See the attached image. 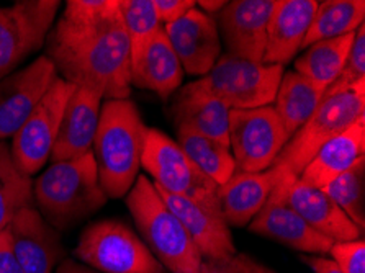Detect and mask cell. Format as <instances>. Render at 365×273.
<instances>
[{
  "mask_svg": "<svg viewBox=\"0 0 365 273\" xmlns=\"http://www.w3.org/2000/svg\"><path fill=\"white\" fill-rule=\"evenodd\" d=\"M46 41L61 79L105 102L130 97V43L118 0H69Z\"/></svg>",
  "mask_w": 365,
  "mask_h": 273,
  "instance_id": "obj_1",
  "label": "cell"
},
{
  "mask_svg": "<svg viewBox=\"0 0 365 273\" xmlns=\"http://www.w3.org/2000/svg\"><path fill=\"white\" fill-rule=\"evenodd\" d=\"M145 133L146 125L131 100H107L101 107L92 154L107 198L128 195L140 177Z\"/></svg>",
  "mask_w": 365,
  "mask_h": 273,
  "instance_id": "obj_2",
  "label": "cell"
},
{
  "mask_svg": "<svg viewBox=\"0 0 365 273\" xmlns=\"http://www.w3.org/2000/svg\"><path fill=\"white\" fill-rule=\"evenodd\" d=\"M33 200L54 230H66L101 210L108 198L93 154L53 163L33 183Z\"/></svg>",
  "mask_w": 365,
  "mask_h": 273,
  "instance_id": "obj_3",
  "label": "cell"
},
{
  "mask_svg": "<svg viewBox=\"0 0 365 273\" xmlns=\"http://www.w3.org/2000/svg\"><path fill=\"white\" fill-rule=\"evenodd\" d=\"M126 206L141 239L165 270L202 273L200 252L146 175L136 178L135 185L126 195Z\"/></svg>",
  "mask_w": 365,
  "mask_h": 273,
  "instance_id": "obj_4",
  "label": "cell"
},
{
  "mask_svg": "<svg viewBox=\"0 0 365 273\" xmlns=\"http://www.w3.org/2000/svg\"><path fill=\"white\" fill-rule=\"evenodd\" d=\"M365 118V87L324 96L308 121L293 135L272 164L277 183H292L329 139ZM277 187V185H275Z\"/></svg>",
  "mask_w": 365,
  "mask_h": 273,
  "instance_id": "obj_5",
  "label": "cell"
},
{
  "mask_svg": "<svg viewBox=\"0 0 365 273\" xmlns=\"http://www.w3.org/2000/svg\"><path fill=\"white\" fill-rule=\"evenodd\" d=\"M76 259L101 273H165L138 234L118 220H102L82 231Z\"/></svg>",
  "mask_w": 365,
  "mask_h": 273,
  "instance_id": "obj_6",
  "label": "cell"
},
{
  "mask_svg": "<svg viewBox=\"0 0 365 273\" xmlns=\"http://www.w3.org/2000/svg\"><path fill=\"white\" fill-rule=\"evenodd\" d=\"M141 167L154 178V187L177 197L207 205L221 213L218 185L192 163L177 141L156 128H146Z\"/></svg>",
  "mask_w": 365,
  "mask_h": 273,
  "instance_id": "obj_7",
  "label": "cell"
},
{
  "mask_svg": "<svg viewBox=\"0 0 365 273\" xmlns=\"http://www.w3.org/2000/svg\"><path fill=\"white\" fill-rule=\"evenodd\" d=\"M282 76L284 66L256 63L225 53L197 82L230 110H252L274 102Z\"/></svg>",
  "mask_w": 365,
  "mask_h": 273,
  "instance_id": "obj_8",
  "label": "cell"
},
{
  "mask_svg": "<svg viewBox=\"0 0 365 273\" xmlns=\"http://www.w3.org/2000/svg\"><path fill=\"white\" fill-rule=\"evenodd\" d=\"M289 139L272 105L230 110V149L233 150L236 170L257 174L270 169Z\"/></svg>",
  "mask_w": 365,
  "mask_h": 273,
  "instance_id": "obj_9",
  "label": "cell"
},
{
  "mask_svg": "<svg viewBox=\"0 0 365 273\" xmlns=\"http://www.w3.org/2000/svg\"><path fill=\"white\" fill-rule=\"evenodd\" d=\"M74 88L73 83L58 76L25 125L12 138L10 154L21 174L26 177L38 174L51 158L66 103Z\"/></svg>",
  "mask_w": 365,
  "mask_h": 273,
  "instance_id": "obj_10",
  "label": "cell"
},
{
  "mask_svg": "<svg viewBox=\"0 0 365 273\" xmlns=\"http://www.w3.org/2000/svg\"><path fill=\"white\" fill-rule=\"evenodd\" d=\"M59 0H19L0 7V81L48 40Z\"/></svg>",
  "mask_w": 365,
  "mask_h": 273,
  "instance_id": "obj_11",
  "label": "cell"
},
{
  "mask_svg": "<svg viewBox=\"0 0 365 273\" xmlns=\"http://www.w3.org/2000/svg\"><path fill=\"white\" fill-rule=\"evenodd\" d=\"M58 77L46 56L0 81V141L14 138Z\"/></svg>",
  "mask_w": 365,
  "mask_h": 273,
  "instance_id": "obj_12",
  "label": "cell"
},
{
  "mask_svg": "<svg viewBox=\"0 0 365 273\" xmlns=\"http://www.w3.org/2000/svg\"><path fill=\"white\" fill-rule=\"evenodd\" d=\"M277 0H233L217 14L220 40L228 54L262 63L267 43V25Z\"/></svg>",
  "mask_w": 365,
  "mask_h": 273,
  "instance_id": "obj_13",
  "label": "cell"
},
{
  "mask_svg": "<svg viewBox=\"0 0 365 273\" xmlns=\"http://www.w3.org/2000/svg\"><path fill=\"white\" fill-rule=\"evenodd\" d=\"M9 244L25 273H53L64 250L58 231L35 206H26L5 227Z\"/></svg>",
  "mask_w": 365,
  "mask_h": 273,
  "instance_id": "obj_14",
  "label": "cell"
},
{
  "mask_svg": "<svg viewBox=\"0 0 365 273\" xmlns=\"http://www.w3.org/2000/svg\"><path fill=\"white\" fill-rule=\"evenodd\" d=\"M163 28L184 72L203 77L212 71L221 56L218 26L212 15L195 7Z\"/></svg>",
  "mask_w": 365,
  "mask_h": 273,
  "instance_id": "obj_15",
  "label": "cell"
},
{
  "mask_svg": "<svg viewBox=\"0 0 365 273\" xmlns=\"http://www.w3.org/2000/svg\"><path fill=\"white\" fill-rule=\"evenodd\" d=\"M270 195L284 200L314 231L333 242L362 239V231L322 188L307 185L297 178L292 183H277Z\"/></svg>",
  "mask_w": 365,
  "mask_h": 273,
  "instance_id": "obj_16",
  "label": "cell"
},
{
  "mask_svg": "<svg viewBox=\"0 0 365 273\" xmlns=\"http://www.w3.org/2000/svg\"><path fill=\"white\" fill-rule=\"evenodd\" d=\"M154 185V183H153ZM165 206L179 218L182 226L189 232L203 260H220L235 255L233 236L228 222L220 211L202 205L195 200L177 197L156 188Z\"/></svg>",
  "mask_w": 365,
  "mask_h": 273,
  "instance_id": "obj_17",
  "label": "cell"
},
{
  "mask_svg": "<svg viewBox=\"0 0 365 273\" xmlns=\"http://www.w3.org/2000/svg\"><path fill=\"white\" fill-rule=\"evenodd\" d=\"M249 231L305 255L329 254L333 241L314 231L284 200L270 195L261 211L249 222Z\"/></svg>",
  "mask_w": 365,
  "mask_h": 273,
  "instance_id": "obj_18",
  "label": "cell"
},
{
  "mask_svg": "<svg viewBox=\"0 0 365 273\" xmlns=\"http://www.w3.org/2000/svg\"><path fill=\"white\" fill-rule=\"evenodd\" d=\"M101 93L76 87L66 103L59 133L51 150L53 163L73 160L92 153L102 107Z\"/></svg>",
  "mask_w": 365,
  "mask_h": 273,
  "instance_id": "obj_19",
  "label": "cell"
},
{
  "mask_svg": "<svg viewBox=\"0 0 365 273\" xmlns=\"http://www.w3.org/2000/svg\"><path fill=\"white\" fill-rule=\"evenodd\" d=\"M170 110L177 131L197 133L230 148V108L197 81L179 88Z\"/></svg>",
  "mask_w": 365,
  "mask_h": 273,
  "instance_id": "obj_20",
  "label": "cell"
},
{
  "mask_svg": "<svg viewBox=\"0 0 365 273\" xmlns=\"http://www.w3.org/2000/svg\"><path fill=\"white\" fill-rule=\"evenodd\" d=\"M318 5L317 0H277L267 25L262 63L285 66L295 58L303 49Z\"/></svg>",
  "mask_w": 365,
  "mask_h": 273,
  "instance_id": "obj_21",
  "label": "cell"
},
{
  "mask_svg": "<svg viewBox=\"0 0 365 273\" xmlns=\"http://www.w3.org/2000/svg\"><path fill=\"white\" fill-rule=\"evenodd\" d=\"M277 182L272 167L257 174L236 170L228 182L218 187L220 210L228 226H247L267 202Z\"/></svg>",
  "mask_w": 365,
  "mask_h": 273,
  "instance_id": "obj_22",
  "label": "cell"
},
{
  "mask_svg": "<svg viewBox=\"0 0 365 273\" xmlns=\"http://www.w3.org/2000/svg\"><path fill=\"white\" fill-rule=\"evenodd\" d=\"M182 79L184 69L163 28L130 63V83L168 98L179 91Z\"/></svg>",
  "mask_w": 365,
  "mask_h": 273,
  "instance_id": "obj_23",
  "label": "cell"
},
{
  "mask_svg": "<svg viewBox=\"0 0 365 273\" xmlns=\"http://www.w3.org/2000/svg\"><path fill=\"white\" fill-rule=\"evenodd\" d=\"M365 118H361L341 135L329 139L303 169L298 180L324 188L336 177L349 170L365 158Z\"/></svg>",
  "mask_w": 365,
  "mask_h": 273,
  "instance_id": "obj_24",
  "label": "cell"
},
{
  "mask_svg": "<svg viewBox=\"0 0 365 273\" xmlns=\"http://www.w3.org/2000/svg\"><path fill=\"white\" fill-rule=\"evenodd\" d=\"M354 35L356 33L333 40H323L308 46L307 51L295 61V72L312 82L324 96V92L333 86L344 68Z\"/></svg>",
  "mask_w": 365,
  "mask_h": 273,
  "instance_id": "obj_25",
  "label": "cell"
},
{
  "mask_svg": "<svg viewBox=\"0 0 365 273\" xmlns=\"http://www.w3.org/2000/svg\"><path fill=\"white\" fill-rule=\"evenodd\" d=\"M323 93L295 71L282 76L277 96H275V111L285 126L290 138L307 123L309 116L318 108Z\"/></svg>",
  "mask_w": 365,
  "mask_h": 273,
  "instance_id": "obj_26",
  "label": "cell"
},
{
  "mask_svg": "<svg viewBox=\"0 0 365 273\" xmlns=\"http://www.w3.org/2000/svg\"><path fill=\"white\" fill-rule=\"evenodd\" d=\"M364 0H326V2H319L305 41H303V48H308L323 40H333V38L356 33L357 28L364 25Z\"/></svg>",
  "mask_w": 365,
  "mask_h": 273,
  "instance_id": "obj_27",
  "label": "cell"
},
{
  "mask_svg": "<svg viewBox=\"0 0 365 273\" xmlns=\"http://www.w3.org/2000/svg\"><path fill=\"white\" fill-rule=\"evenodd\" d=\"M177 144L189 155L192 163L218 187L235 175V158L231 149L225 144L185 130L177 131Z\"/></svg>",
  "mask_w": 365,
  "mask_h": 273,
  "instance_id": "obj_28",
  "label": "cell"
},
{
  "mask_svg": "<svg viewBox=\"0 0 365 273\" xmlns=\"http://www.w3.org/2000/svg\"><path fill=\"white\" fill-rule=\"evenodd\" d=\"M33 206V182L15 165L10 148L0 141V231L20 210Z\"/></svg>",
  "mask_w": 365,
  "mask_h": 273,
  "instance_id": "obj_29",
  "label": "cell"
},
{
  "mask_svg": "<svg viewBox=\"0 0 365 273\" xmlns=\"http://www.w3.org/2000/svg\"><path fill=\"white\" fill-rule=\"evenodd\" d=\"M322 190L344 211L359 230L365 227V158Z\"/></svg>",
  "mask_w": 365,
  "mask_h": 273,
  "instance_id": "obj_30",
  "label": "cell"
},
{
  "mask_svg": "<svg viewBox=\"0 0 365 273\" xmlns=\"http://www.w3.org/2000/svg\"><path fill=\"white\" fill-rule=\"evenodd\" d=\"M121 20L130 43V63L163 30L153 0H118Z\"/></svg>",
  "mask_w": 365,
  "mask_h": 273,
  "instance_id": "obj_31",
  "label": "cell"
},
{
  "mask_svg": "<svg viewBox=\"0 0 365 273\" xmlns=\"http://www.w3.org/2000/svg\"><path fill=\"white\" fill-rule=\"evenodd\" d=\"M357 87H365V26L357 28L356 35L351 44L349 54L342 68L341 74L337 76L333 86L324 92V96H334L346 91H352ZM323 96V97H324Z\"/></svg>",
  "mask_w": 365,
  "mask_h": 273,
  "instance_id": "obj_32",
  "label": "cell"
},
{
  "mask_svg": "<svg viewBox=\"0 0 365 273\" xmlns=\"http://www.w3.org/2000/svg\"><path fill=\"white\" fill-rule=\"evenodd\" d=\"M329 254L331 260L344 273H365V242L362 239L334 242Z\"/></svg>",
  "mask_w": 365,
  "mask_h": 273,
  "instance_id": "obj_33",
  "label": "cell"
},
{
  "mask_svg": "<svg viewBox=\"0 0 365 273\" xmlns=\"http://www.w3.org/2000/svg\"><path fill=\"white\" fill-rule=\"evenodd\" d=\"M202 273H274L251 255L236 252L220 260H203Z\"/></svg>",
  "mask_w": 365,
  "mask_h": 273,
  "instance_id": "obj_34",
  "label": "cell"
},
{
  "mask_svg": "<svg viewBox=\"0 0 365 273\" xmlns=\"http://www.w3.org/2000/svg\"><path fill=\"white\" fill-rule=\"evenodd\" d=\"M153 7L159 21L169 25L195 9L197 2L195 0H153Z\"/></svg>",
  "mask_w": 365,
  "mask_h": 273,
  "instance_id": "obj_35",
  "label": "cell"
},
{
  "mask_svg": "<svg viewBox=\"0 0 365 273\" xmlns=\"http://www.w3.org/2000/svg\"><path fill=\"white\" fill-rule=\"evenodd\" d=\"M0 273H25L9 244L7 231H0Z\"/></svg>",
  "mask_w": 365,
  "mask_h": 273,
  "instance_id": "obj_36",
  "label": "cell"
},
{
  "mask_svg": "<svg viewBox=\"0 0 365 273\" xmlns=\"http://www.w3.org/2000/svg\"><path fill=\"white\" fill-rule=\"evenodd\" d=\"M302 260L312 269L313 273H344L333 260L323 255H302Z\"/></svg>",
  "mask_w": 365,
  "mask_h": 273,
  "instance_id": "obj_37",
  "label": "cell"
},
{
  "mask_svg": "<svg viewBox=\"0 0 365 273\" xmlns=\"http://www.w3.org/2000/svg\"><path fill=\"white\" fill-rule=\"evenodd\" d=\"M56 273H101V272H97V270L91 269V267L81 264V262L68 259V260H64L59 267H56Z\"/></svg>",
  "mask_w": 365,
  "mask_h": 273,
  "instance_id": "obj_38",
  "label": "cell"
},
{
  "mask_svg": "<svg viewBox=\"0 0 365 273\" xmlns=\"http://www.w3.org/2000/svg\"><path fill=\"white\" fill-rule=\"evenodd\" d=\"M226 5L225 0H198L197 7L205 14H220Z\"/></svg>",
  "mask_w": 365,
  "mask_h": 273,
  "instance_id": "obj_39",
  "label": "cell"
}]
</instances>
